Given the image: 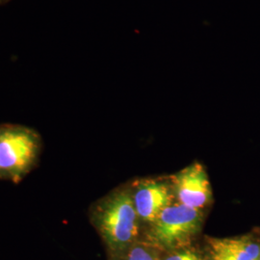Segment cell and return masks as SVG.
I'll return each instance as SVG.
<instances>
[{
	"label": "cell",
	"instance_id": "obj_7",
	"mask_svg": "<svg viewBox=\"0 0 260 260\" xmlns=\"http://www.w3.org/2000/svg\"><path fill=\"white\" fill-rule=\"evenodd\" d=\"M161 251L143 238L115 260H160Z\"/></svg>",
	"mask_w": 260,
	"mask_h": 260
},
{
	"label": "cell",
	"instance_id": "obj_2",
	"mask_svg": "<svg viewBox=\"0 0 260 260\" xmlns=\"http://www.w3.org/2000/svg\"><path fill=\"white\" fill-rule=\"evenodd\" d=\"M43 142L33 128L0 124V179L19 183L36 167Z\"/></svg>",
	"mask_w": 260,
	"mask_h": 260
},
{
	"label": "cell",
	"instance_id": "obj_9",
	"mask_svg": "<svg viewBox=\"0 0 260 260\" xmlns=\"http://www.w3.org/2000/svg\"><path fill=\"white\" fill-rule=\"evenodd\" d=\"M10 1H12V0H0V6H3L5 4L9 3Z\"/></svg>",
	"mask_w": 260,
	"mask_h": 260
},
{
	"label": "cell",
	"instance_id": "obj_5",
	"mask_svg": "<svg viewBox=\"0 0 260 260\" xmlns=\"http://www.w3.org/2000/svg\"><path fill=\"white\" fill-rule=\"evenodd\" d=\"M130 192L140 219L149 224L173 204L174 194L171 186L155 179L139 180Z\"/></svg>",
	"mask_w": 260,
	"mask_h": 260
},
{
	"label": "cell",
	"instance_id": "obj_3",
	"mask_svg": "<svg viewBox=\"0 0 260 260\" xmlns=\"http://www.w3.org/2000/svg\"><path fill=\"white\" fill-rule=\"evenodd\" d=\"M204 223L202 210L181 204H172L149 224L144 240L161 252H169L192 246Z\"/></svg>",
	"mask_w": 260,
	"mask_h": 260
},
{
	"label": "cell",
	"instance_id": "obj_4",
	"mask_svg": "<svg viewBox=\"0 0 260 260\" xmlns=\"http://www.w3.org/2000/svg\"><path fill=\"white\" fill-rule=\"evenodd\" d=\"M171 188L178 204L202 210L211 202L212 191L203 164L195 162L170 177Z\"/></svg>",
	"mask_w": 260,
	"mask_h": 260
},
{
	"label": "cell",
	"instance_id": "obj_6",
	"mask_svg": "<svg viewBox=\"0 0 260 260\" xmlns=\"http://www.w3.org/2000/svg\"><path fill=\"white\" fill-rule=\"evenodd\" d=\"M207 260H259L260 238L256 233L236 237H205Z\"/></svg>",
	"mask_w": 260,
	"mask_h": 260
},
{
	"label": "cell",
	"instance_id": "obj_8",
	"mask_svg": "<svg viewBox=\"0 0 260 260\" xmlns=\"http://www.w3.org/2000/svg\"><path fill=\"white\" fill-rule=\"evenodd\" d=\"M160 260H207L205 251L199 250L194 245L176 251L162 252Z\"/></svg>",
	"mask_w": 260,
	"mask_h": 260
},
{
	"label": "cell",
	"instance_id": "obj_1",
	"mask_svg": "<svg viewBox=\"0 0 260 260\" xmlns=\"http://www.w3.org/2000/svg\"><path fill=\"white\" fill-rule=\"evenodd\" d=\"M91 221L100 234L108 259L121 256L141 240L140 221L128 188L116 189L91 208Z\"/></svg>",
	"mask_w": 260,
	"mask_h": 260
},
{
	"label": "cell",
	"instance_id": "obj_10",
	"mask_svg": "<svg viewBox=\"0 0 260 260\" xmlns=\"http://www.w3.org/2000/svg\"><path fill=\"white\" fill-rule=\"evenodd\" d=\"M259 260H260V257H259Z\"/></svg>",
	"mask_w": 260,
	"mask_h": 260
}]
</instances>
